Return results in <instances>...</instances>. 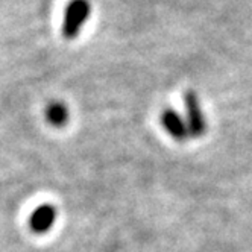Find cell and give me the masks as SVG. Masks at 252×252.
Segmentation results:
<instances>
[{
    "label": "cell",
    "mask_w": 252,
    "mask_h": 252,
    "mask_svg": "<svg viewBox=\"0 0 252 252\" xmlns=\"http://www.w3.org/2000/svg\"><path fill=\"white\" fill-rule=\"evenodd\" d=\"M92 14V3L90 0H71L67 5L64 22H63V35L67 40L76 38L82 26L88 22Z\"/></svg>",
    "instance_id": "6da1fadb"
},
{
    "label": "cell",
    "mask_w": 252,
    "mask_h": 252,
    "mask_svg": "<svg viewBox=\"0 0 252 252\" xmlns=\"http://www.w3.org/2000/svg\"><path fill=\"white\" fill-rule=\"evenodd\" d=\"M186 111H187V126L191 137H201L207 132V119L201 110V103L196 93L187 92L184 96Z\"/></svg>",
    "instance_id": "7a4b0ae2"
},
{
    "label": "cell",
    "mask_w": 252,
    "mask_h": 252,
    "mask_svg": "<svg viewBox=\"0 0 252 252\" xmlns=\"http://www.w3.org/2000/svg\"><path fill=\"white\" fill-rule=\"evenodd\" d=\"M161 125H163L166 132L176 141H184L187 137H190V131H189L186 119H183L181 114L172 110V108H166V110L161 113Z\"/></svg>",
    "instance_id": "3957f363"
},
{
    "label": "cell",
    "mask_w": 252,
    "mask_h": 252,
    "mask_svg": "<svg viewBox=\"0 0 252 252\" xmlns=\"http://www.w3.org/2000/svg\"><path fill=\"white\" fill-rule=\"evenodd\" d=\"M57 220V208L50 204H43L37 207L29 218V226L33 232L44 234L52 229Z\"/></svg>",
    "instance_id": "277c9868"
},
{
    "label": "cell",
    "mask_w": 252,
    "mask_h": 252,
    "mask_svg": "<svg viewBox=\"0 0 252 252\" xmlns=\"http://www.w3.org/2000/svg\"><path fill=\"white\" fill-rule=\"evenodd\" d=\"M46 120L53 126H63L68 120V108L61 102H52L46 108Z\"/></svg>",
    "instance_id": "5b68a950"
}]
</instances>
